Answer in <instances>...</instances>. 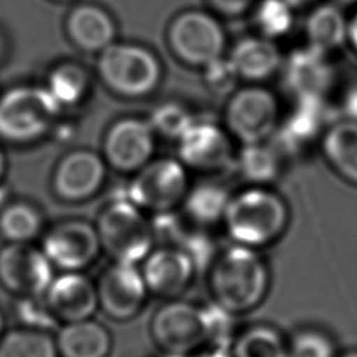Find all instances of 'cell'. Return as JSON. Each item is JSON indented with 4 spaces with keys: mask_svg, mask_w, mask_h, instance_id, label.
Listing matches in <instances>:
<instances>
[{
    "mask_svg": "<svg viewBox=\"0 0 357 357\" xmlns=\"http://www.w3.org/2000/svg\"><path fill=\"white\" fill-rule=\"evenodd\" d=\"M156 134L148 119L121 117L113 121L103 137V153L107 166L134 174L152 160Z\"/></svg>",
    "mask_w": 357,
    "mask_h": 357,
    "instance_id": "7c38bea8",
    "label": "cell"
},
{
    "mask_svg": "<svg viewBox=\"0 0 357 357\" xmlns=\"http://www.w3.org/2000/svg\"><path fill=\"white\" fill-rule=\"evenodd\" d=\"M7 54H8V42H7V38L4 36L3 31L0 29V64H3Z\"/></svg>",
    "mask_w": 357,
    "mask_h": 357,
    "instance_id": "ab89813d",
    "label": "cell"
},
{
    "mask_svg": "<svg viewBox=\"0 0 357 357\" xmlns=\"http://www.w3.org/2000/svg\"><path fill=\"white\" fill-rule=\"evenodd\" d=\"M347 43L357 52V10L347 21Z\"/></svg>",
    "mask_w": 357,
    "mask_h": 357,
    "instance_id": "74e56055",
    "label": "cell"
},
{
    "mask_svg": "<svg viewBox=\"0 0 357 357\" xmlns=\"http://www.w3.org/2000/svg\"><path fill=\"white\" fill-rule=\"evenodd\" d=\"M283 156L272 142L241 145L236 162L240 176L250 185H269L282 172Z\"/></svg>",
    "mask_w": 357,
    "mask_h": 357,
    "instance_id": "484cf974",
    "label": "cell"
},
{
    "mask_svg": "<svg viewBox=\"0 0 357 357\" xmlns=\"http://www.w3.org/2000/svg\"><path fill=\"white\" fill-rule=\"evenodd\" d=\"M229 199L230 194L225 187L215 183H204L188 190L181 205L192 223L211 226L222 223Z\"/></svg>",
    "mask_w": 357,
    "mask_h": 357,
    "instance_id": "83f0119b",
    "label": "cell"
},
{
    "mask_svg": "<svg viewBox=\"0 0 357 357\" xmlns=\"http://www.w3.org/2000/svg\"><path fill=\"white\" fill-rule=\"evenodd\" d=\"M45 86L61 109L79 106L91 89V75L88 70L73 60L54 64L46 77Z\"/></svg>",
    "mask_w": 357,
    "mask_h": 357,
    "instance_id": "d4e9b609",
    "label": "cell"
},
{
    "mask_svg": "<svg viewBox=\"0 0 357 357\" xmlns=\"http://www.w3.org/2000/svg\"><path fill=\"white\" fill-rule=\"evenodd\" d=\"M347 21L342 8L332 3L314 7L305 21L307 45L331 53L347 43Z\"/></svg>",
    "mask_w": 357,
    "mask_h": 357,
    "instance_id": "cb8c5ba5",
    "label": "cell"
},
{
    "mask_svg": "<svg viewBox=\"0 0 357 357\" xmlns=\"http://www.w3.org/2000/svg\"><path fill=\"white\" fill-rule=\"evenodd\" d=\"M68 40L84 53H100L116 42L117 25L110 13L99 4L79 3L66 15Z\"/></svg>",
    "mask_w": 357,
    "mask_h": 357,
    "instance_id": "ffe728a7",
    "label": "cell"
},
{
    "mask_svg": "<svg viewBox=\"0 0 357 357\" xmlns=\"http://www.w3.org/2000/svg\"><path fill=\"white\" fill-rule=\"evenodd\" d=\"M139 269L149 294L173 300L180 298L192 283L195 261L180 245H162L151 250Z\"/></svg>",
    "mask_w": 357,
    "mask_h": 357,
    "instance_id": "9a60e30c",
    "label": "cell"
},
{
    "mask_svg": "<svg viewBox=\"0 0 357 357\" xmlns=\"http://www.w3.org/2000/svg\"><path fill=\"white\" fill-rule=\"evenodd\" d=\"M190 357H231V354L220 347H209Z\"/></svg>",
    "mask_w": 357,
    "mask_h": 357,
    "instance_id": "f35d334b",
    "label": "cell"
},
{
    "mask_svg": "<svg viewBox=\"0 0 357 357\" xmlns=\"http://www.w3.org/2000/svg\"><path fill=\"white\" fill-rule=\"evenodd\" d=\"M294 10L287 0H258L252 18L259 35L272 40L287 35L294 25Z\"/></svg>",
    "mask_w": 357,
    "mask_h": 357,
    "instance_id": "4dcf8cb0",
    "label": "cell"
},
{
    "mask_svg": "<svg viewBox=\"0 0 357 357\" xmlns=\"http://www.w3.org/2000/svg\"><path fill=\"white\" fill-rule=\"evenodd\" d=\"M287 357H336V350L326 332L304 328L287 339Z\"/></svg>",
    "mask_w": 357,
    "mask_h": 357,
    "instance_id": "d6a6232c",
    "label": "cell"
},
{
    "mask_svg": "<svg viewBox=\"0 0 357 357\" xmlns=\"http://www.w3.org/2000/svg\"><path fill=\"white\" fill-rule=\"evenodd\" d=\"M155 134L167 139L178 141L194 124L197 117L178 102H163L158 105L148 117Z\"/></svg>",
    "mask_w": 357,
    "mask_h": 357,
    "instance_id": "1f68e13d",
    "label": "cell"
},
{
    "mask_svg": "<svg viewBox=\"0 0 357 357\" xmlns=\"http://www.w3.org/2000/svg\"><path fill=\"white\" fill-rule=\"evenodd\" d=\"M4 332H6V319H4L3 311L0 310V339H1V336L4 335Z\"/></svg>",
    "mask_w": 357,
    "mask_h": 357,
    "instance_id": "7bdbcfd3",
    "label": "cell"
},
{
    "mask_svg": "<svg viewBox=\"0 0 357 357\" xmlns=\"http://www.w3.org/2000/svg\"><path fill=\"white\" fill-rule=\"evenodd\" d=\"M95 227L102 251L113 261L138 264L153 248L155 231L151 222L127 197L105 205L95 220Z\"/></svg>",
    "mask_w": 357,
    "mask_h": 357,
    "instance_id": "8992f818",
    "label": "cell"
},
{
    "mask_svg": "<svg viewBox=\"0 0 357 357\" xmlns=\"http://www.w3.org/2000/svg\"><path fill=\"white\" fill-rule=\"evenodd\" d=\"M53 1H73V0H53Z\"/></svg>",
    "mask_w": 357,
    "mask_h": 357,
    "instance_id": "f6af8a7d",
    "label": "cell"
},
{
    "mask_svg": "<svg viewBox=\"0 0 357 357\" xmlns=\"http://www.w3.org/2000/svg\"><path fill=\"white\" fill-rule=\"evenodd\" d=\"M96 74L114 95L141 99L160 85L163 68L159 57L148 47L131 42H113L98 53Z\"/></svg>",
    "mask_w": 357,
    "mask_h": 357,
    "instance_id": "5b68a950",
    "label": "cell"
},
{
    "mask_svg": "<svg viewBox=\"0 0 357 357\" xmlns=\"http://www.w3.org/2000/svg\"><path fill=\"white\" fill-rule=\"evenodd\" d=\"M21 303L18 312L25 322L24 326L49 331L57 321L50 314L43 296L42 297H20Z\"/></svg>",
    "mask_w": 357,
    "mask_h": 357,
    "instance_id": "e575fe53",
    "label": "cell"
},
{
    "mask_svg": "<svg viewBox=\"0 0 357 357\" xmlns=\"http://www.w3.org/2000/svg\"><path fill=\"white\" fill-rule=\"evenodd\" d=\"M54 339L60 357H107L112 350L109 329L92 318L61 324Z\"/></svg>",
    "mask_w": 357,
    "mask_h": 357,
    "instance_id": "7402d4cb",
    "label": "cell"
},
{
    "mask_svg": "<svg viewBox=\"0 0 357 357\" xmlns=\"http://www.w3.org/2000/svg\"><path fill=\"white\" fill-rule=\"evenodd\" d=\"M339 357H357V350H350V351H346V353L340 354Z\"/></svg>",
    "mask_w": 357,
    "mask_h": 357,
    "instance_id": "ee69618b",
    "label": "cell"
},
{
    "mask_svg": "<svg viewBox=\"0 0 357 357\" xmlns=\"http://www.w3.org/2000/svg\"><path fill=\"white\" fill-rule=\"evenodd\" d=\"M321 148L336 174L357 187V123L343 119L329 126L322 134Z\"/></svg>",
    "mask_w": 357,
    "mask_h": 357,
    "instance_id": "603a6c76",
    "label": "cell"
},
{
    "mask_svg": "<svg viewBox=\"0 0 357 357\" xmlns=\"http://www.w3.org/2000/svg\"><path fill=\"white\" fill-rule=\"evenodd\" d=\"M42 211L28 201H8L0 208V237L6 243H32L43 234Z\"/></svg>",
    "mask_w": 357,
    "mask_h": 357,
    "instance_id": "4316f807",
    "label": "cell"
},
{
    "mask_svg": "<svg viewBox=\"0 0 357 357\" xmlns=\"http://www.w3.org/2000/svg\"><path fill=\"white\" fill-rule=\"evenodd\" d=\"M166 39L177 60L204 68L225 56L226 32L219 18L205 10H184L170 21Z\"/></svg>",
    "mask_w": 357,
    "mask_h": 357,
    "instance_id": "52a82bcc",
    "label": "cell"
},
{
    "mask_svg": "<svg viewBox=\"0 0 357 357\" xmlns=\"http://www.w3.org/2000/svg\"><path fill=\"white\" fill-rule=\"evenodd\" d=\"M283 78L294 98H325L335 82V70L329 54L310 45L297 47L283 60Z\"/></svg>",
    "mask_w": 357,
    "mask_h": 357,
    "instance_id": "d6986e66",
    "label": "cell"
},
{
    "mask_svg": "<svg viewBox=\"0 0 357 357\" xmlns=\"http://www.w3.org/2000/svg\"><path fill=\"white\" fill-rule=\"evenodd\" d=\"M230 354L231 357H287V339L273 326L252 325L234 337Z\"/></svg>",
    "mask_w": 357,
    "mask_h": 357,
    "instance_id": "f546056e",
    "label": "cell"
},
{
    "mask_svg": "<svg viewBox=\"0 0 357 357\" xmlns=\"http://www.w3.org/2000/svg\"><path fill=\"white\" fill-rule=\"evenodd\" d=\"M40 248L61 272H82L99 257L102 247L95 223L85 219H64L42 234Z\"/></svg>",
    "mask_w": 357,
    "mask_h": 357,
    "instance_id": "30bf717a",
    "label": "cell"
},
{
    "mask_svg": "<svg viewBox=\"0 0 357 357\" xmlns=\"http://www.w3.org/2000/svg\"><path fill=\"white\" fill-rule=\"evenodd\" d=\"M188 172L180 159L149 160L127 184L126 197L144 212H173L188 192Z\"/></svg>",
    "mask_w": 357,
    "mask_h": 357,
    "instance_id": "ba28073f",
    "label": "cell"
},
{
    "mask_svg": "<svg viewBox=\"0 0 357 357\" xmlns=\"http://www.w3.org/2000/svg\"><path fill=\"white\" fill-rule=\"evenodd\" d=\"M222 225L234 244L259 250L284 234L289 208L268 185H250L230 195Z\"/></svg>",
    "mask_w": 357,
    "mask_h": 357,
    "instance_id": "7a4b0ae2",
    "label": "cell"
},
{
    "mask_svg": "<svg viewBox=\"0 0 357 357\" xmlns=\"http://www.w3.org/2000/svg\"><path fill=\"white\" fill-rule=\"evenodd\" d=\"M43 300L53 318L61 324L92 318L99 308L96 283L82 272L54 276Z\"/></svg>",
    "mask_w": 357,
    "mask_h": 357,
    "instance_id": "e0dca14e",
    "label": "cell"
},
{
    "mask_svg": "<svg viewBox=\"0 0 357 357\" xmlns=\"http://www.w3.org/2000/svg\"><path fill=\"white\" fill-rule=\"evenodd\" d=\"M6 172H7V156L4 149L0 146V184L6 176Z\"/></svg>",
    "mask_w": 357,
    "mask_h": 357,
    "instance_id": "60d3db41",
    "label": "cell"
},
{
    "mask_svg": "<svg viewBox=\"0 0 357 357\" xmlns=\"http://www.w3.org/2000/svg\"><path fill=\"white\" fill-rule=\"evenodd\" d=\"M342 110L344 119L357 123V84L350 85L342 98Z\"/></svg>",
    "mask_w": 357,
    "mask_h": 357,
    "instance_id": "8d00e7d4",
    "label": "cell"
},
{
    "mask_svg": "<svg viewBox=\"0 0 357 357\" xmlns=\"http://www.w3.org/2000/svg\"><path fill=\"white\" fill-rule=\"evenodd\" d=\"M294 8H300V7H304V6H307V4H311L312 1H315V0H287Z\"/></svg>",
    "mask_w": 357,
    "mask_h": 357,
    "instance_id": "b9f144b4",
    "label": "cell"
},
{
    "mask_svg": "<svg viewBox=\"0 0 357 357\" xmlns=\"http://www.w3.org/2000/svg\"><path fill=\"white\" fill-rule=\"evenodd\" d=\"M241 79L259 84L271 78L283 66V54L275 40L262 35L238 39L229 52Z\"/></svg>",
    "mask_w": 357,
    "mask_h": 357,
    "instance_id": "44dd1931",
    "label": "cell"
},
{
    "mask_svg": "<svg viewBox=\"0 0 357 357\" xmlns=\"http://www.w3.org/2000/svg\"><path fill=\"white\" fill-rule=\"evenodd\" d=\"M283 123L272 135V144L282 156L303 152L322 132L326 120V103L321 96H298Z\"/></svg>",
    "mask_w": 357,
    "mask_h": 357,
    "instance_id": "ac0fdd59",
    "label": "cell"
},
{
    "mask_svg": "<svg viewBox=\"0 0 357 357\" xmlns=\"http://www.w3.org/2000/svg\"><path fill=\"white\" fill-rule=\"evenodd\" d=\"M205 86L218 96H230L241 79L229 56H222L204 68Z\"/></svg>",
    "mask_w": 357,
    "mask_h": 357,
    "instance_id": "836d02e7",
    "label": "cell"
},
{
    "mask_svg": "<svg viewBox=\"0 0 357 357\" xmlns=\"http://www.w3.org/2000/svg\"><path fill=\"white\" fill-rule=\"evenodd\" d=\"M177 144L178 159L187 169L219 172L233 162L231 135L212 120L197 119Z\"/></svg>",
    "mask_w": 357,
    "mask_h": 357,
    "instance_id": "2e32d148",
    "label": "cell"
},
{
    "mask_svg": "<svg viewBox=\"0 0 357 357\" xmlns=\"http://www.w3.org/2000/svg\"><path fill=\"white\" fill-rule=\"evenodd\" d=\"M54 266L32 243H6L0 248V286L18 297H42Z\"/></svg>",
    "mask_w": 357,
    "mask_h": 357,
    "instance_id": "8fae6325",
    "label": "cell"
},
{
    "mask_svg": "<svg viewBox=\"0 0 357 357\" xmlns=\"http://www.w3.org/2000/svg\"><path fill=\"white\" fill-rule=\"evenodd\" d=\"M107 163L91 149H73L54 166L52 191L63 202L78 204L95 197L103 187Z\"/></svg>",
    "mask_w": 357,
    "mask_h": 357,
    "instance_id": "5bb4252c",
    "label": "cell"
},
{
    "mask_svg": "<svg viewBox=\"0 0 357 357\" xmlns=\"http://www.w3.org/2000/svg\"><path fill=\"white\" fill-rule=\"evenodd\" d=\"M0 357H60L54 336L46 329L21 326L6 331L0 339Z\"/></svg>",
    "mask_w": 357,
    "mask_h": 357,
    "instance_id": "f1b7e54d",
    "label": "cell"
},
{
    "mask_svg": "<svg viewBox=\"0 0 357 357\" xmlns=\"http://www.w3.org/2000/svg\"><path fill=\"white\" fill-rule=\"evenodd\" d=\"M258 0H206L213 13L222 17L234 18L245 14Z\"/></svg>",
    "mask_w": 357,
    "mask_h": 357,
    "instance_id": "d590c367",
    "label": "cell"
},
{
    "mask_svg": "<svg viewBox=\"0 0 357 357\" xmlns=\"http://www.w3.org/2000/svg\"><path fill=\"white\" fill-rule=\"evenodd\" d=\"M219 331L215 312L181 298L166 300L149 321L153 343L170 357H190L216 347Z\"/></svg>",
    "mask_w": 357,
    "mask_h": 357,
    "instance_id": "3957f363",
    "label": "cell"
},
{
    "mask_svg": "<svg viewBox=\"0 0 357 357\" xmlns=\"http://www.w3.org/2000/svg\"><path fill=\"white\" fill-rule=\"evenodd\" d=\"M269 268L258 250L233 244L212 259L208 289L215 307L229 315L247 314L266 297Z\"/></svg>",
    "mask_w": 357,
    "mask_h": 357,
    "instance_id": "6da1fadb",
    "label": "cell"
},
{
    "mask_svg": "<svg viewBox=\"0 0 357 357\" xmlns=\"http://www.w3.org/2000/svg\"><path fill=\"white\" fill-rule=\"evenodd\" d=\"M61 110L45 84L7 88L0 95V141L13 145L35 144L52 132Z\"/></svg>",
    "mask_w": 357,
    "mask_h": 357,
    "instance_id": "277c9868",
    "label": "cell"
},
{
    "mask_svg": "<svg viewBox=\"0 0 357 357\" xmlns=\"http://www.w3.org/2000/svg\"><path fill=\"white\" fill-rule=\"evenodd\" d=\"M95 283L99 308L106 317L117 322L135 318L149 296L137 264L113 261L102 271Z\"/></svg>",
    "mask_w": 357,
    "mask_h": 357,
    "instance_id": "4fadbf2b",
    "label": "cell"
},
{
    "mask_svg": "<svg viewBox=\"0 0 357 357\" xmlns=\"http://www.w3.org/2000/svg\"><path fill=\"white\" fill-rule=\"evenodd\" d=\"M276 95L261 84L237 88L226 103L225 126L231 138L245 144L269 141L279 126Z\"/></svg>",
    "mask_w": 357,
    "mask_h": 357,
    "instance_id": "9c48e42d",
    "label": "cell"
}]
</instances>
